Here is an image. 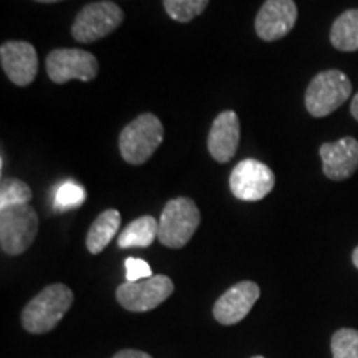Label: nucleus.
<instances>
[{"instance_id":"nucleus-4","label":"nucleus","mask_w":358,"mask_h":358,"mask_svg":"<svg viewBox=\"0 0 358 358\" xmlns=\"http://www.w3.org/2000/svg\"><path fill=\"white\" fill-rule=\"evenodd\" d=\"M352 95V82L343 71L325 70L312 78L306 92V108L315 118L332 115Z\"/></svg>"},{"instance_id":"nucleus-10","label":"nucleus","mask_w":358,"mask_h":358,"mask_svg":"<svg viewBox=\"0 0 358 358\" xmlns=\"http://www.w3.org/2000/svg\"><path fill=\"white\" fill-rule=\"evenodd\" d=\"M0 65L17 87H29L37 77L38 57L35 47L22 40H8L0 47Z\"/></svg>"},{"instance_id":"nucleus-22","label":"nucleus","mask_w":358,"mask_h":358,"mask_svg":"<svg viewBox=\"0 0 358 358\" xmlns=\"http://www.w3.org/2000/svg\"><path fill=\"white\" fill-rule=\"evenodd\" d=\"M124 268H127V282H138L153 277V271H151L150 264L143 261V259L128 257L124 261Z\"/></svg>"},{"instance_id":"nucleus-13","label":"nucleus","mask_w":358,"mask_h":358,"mask_svg":"<svg viewBox=\"0 0 358 358\" xmlns=\"http://www.w3.org/2000/svg\"><path fill=\"white\" fill-rule=\"evenodd\" d=\"M322 171L332 181H345L358 169V141L347 136L320 146Z\"/></svg>"},{"instance_id":"nucleus-3","label":"nucleus","mask_w":358,"mask_h":358,"mask_svg":"<svg viewBox=\"0 0 358 358\" xmlns=\"http://www.w3.org/2000/svg\"><path fill=\"white\" fill-rule=\"evenodd\" d=\"M201 224V213L189 198L168 201L159 217L158 241L169 249H181L189 243Z\"/></svg>"},{"instance_id":"nucleus-21","label":"nucleus","mask_w":358,"mask_h":358,"mask_svg":"<svg viewBox=\"0 0 358 358\" xmlns=\"http://www.w3.org/2000/svg\"><path fill=\"white\" fill-rule=\"evenodd\" d=\"M334 358H358V330L340 329L330 342Z\"/></svg>"},{"instance_id":"nucleus-26","label":"nucleus","mask_w":358,"mask_h":358,"mask_svg":"<svg viewBox=\"0 0 358 358\" xmlns=\"http://www.w3.org/2000/svg\"><path fill=\"white\" fill-rule=\"evenodd\" d=\"M35 2H40V3H55V2H62V0H35Z\"/></svg>"},{"instance_id":"nucleus-27","label":"nucleus","mask_w":358,"mask_h":358,"mask_svg":"<svg viewBox=\"0 0 358 358\" xmlns=\"http://www.w3.org/2000/svg\"><path fill=\"white\" fill-rule=\"evenodd\" d=\"M252 358H266V357H262V355H256V357H252Z\"/></svg>"},{"instance_id":"nucleus-6","label":"nucleus","mask_w":358,"mask_h":358,"mask_svg":"<svg viewBox=\"0 0 358 358\" xmlns=\"http://www.w3.org/2000/svg\"><path fill=\"white\" fill-rule=\"evenodd\" d=\"M124 19L122 8L110 0L85 6L71 25V35L80 43H93L115 32Z\"/></svg>"},{"instance_id":"nucleus-23","label":"nucleus","mask_w":358,"mask_h":358,"mask_svg":"<svg viewBox=\"0 0 358 358\" xmlns=\"http://www.w3.org/2000/svg\"><path fill=\"white\" fill-rule=\"evenodd\" d=\"M111 358H153L150 353L141 352V350H131V348H127V350L118 352L116 355H113Z\"/></svg>"},{"instance_id":"nucleus-16","label":"nucleus","mask_w":358,"mask_h":358,"mask_svg":"<svg viewBox=\"0 0 358 358\" xmlns=\"http://www.w3.org/2000/svg\"><path fill=\"white\" fill-rule=\"evenodd\" d=\"M158 227L159 221L153 216H141L124 227L116 239V244L120 249L150 248L155 239H158Z\"/></svg>"},{"instance_id":"nucleus-1","label":"nucleus","mask_w":358,"mask_h":358,"mask_svg":"<svg viewBox=\"0 0 358 358\" xmlns=\"http://www.w3.org/2000/svg\"><path fill=\"white\" fill-rule=\"evenodd\" d=\"M73 290L69 285H47L22 310V325L27 332L34 335L52 332L73 306Z\"/></svg>"},{"instance_id":"nucleus-7","label":"nucleus","mask_w":358,"mask_h":358,"mask_svg":"<svg viewBox=\"0 0 358 358\" xmlns=\"http://www.w3.org/2000/svg\"><path fill=\"white\" fill-rule=\"evenodd\" d=\"M275 186V174L267 164L248 158L232 168L229 176V189L234 198L256 203L271 194Z\"/></svg>"},{"instance_id":"nucleus-12","label":"nucleus","mask_w":358,"mask_h":358,"mask_svg":"<svg viewBox=\"0 0 358 358\" xmlns=\"http://www.w3.org/2000/svg\"><path fill=\"white\" fill-rule=\"evenodd\" d=\"M294 0H266L256 17V34L264 42H275L290 34L297 22Z\"/></svg>"},{"instance_id":"nucleus-20","label":"nucleus","mask_w":358,"mask_h":358,"mask_svg":"<svg viewBox=\"0 0 358 358\" xmlns=\"http://www.w3.org/2000/svg\"><path fill=\"white\" fill-rule=\"evenodd\" d=\"M85 201H87V191L80 185H77V182L69 181L64 182L57 189L53 208H55L57 213H65L70 211V209L80 208Z\"/></svg>"},{"instance_id":"nucleus-9","label":"nucleus","mask_w":358,"mask_h":358,"mask_svg":"<svg viewBox=\"0 0 358 358\" xmlns=\"http://www.w3.org/2000/svg\"><path fill=\"white\" fill-rule=\"evenodd\" d=\"M174 284L166 275L124 282L116 289V301L129 312H148L159 307L173 294Z\"/></svg>"},{"instance_id":"nucleus-8","label":"nucleus","mask_w":358,"mask_h":358,"mask_svg":"<svg viewBox=\"0 0 358 358\" xmlns=\"http://www.w3.org/2000/svg\"><path fill=\"white\" fill-rule=\"evenodd\" d=\"M47 75L53 83H66L70 80L92 82L98 75V60L93 53L80 48H57L48 53Z\"/></svg>"},{"instance_id":"nucleus-24","label":"nucleus","mask_w":358,"mask_h":358,"mask_svg":"<svg viewBox=\"0 0 358 358\" xmlns=\"http://www.w3.org/2000/svg\"><path fill=\"white\" fill-rule=\"evenodd\" d=\"M350 113H352L353 118H355L358 122V93L355 96H353V100L350 103Z\"/></svg>"},{"instance_id":"nucleus-11","label":"nucleus","mask_w":358,"mask_h":358,"mask_svg":"<svg viewBox=\"0 0 358 358\" xmlns=\"http://www.w3.org/2000/svg\"><path fill=\"white\" fill-rule=\"evenodd\" d=\"M261 297V289L256 282L243 280L227 289L214 303L213 315L219 324L234 325L249 315Z\"/></svg>"},{"instance_id":"nucleus-19","label":"nucleus","mask_w":358,"mask_h":358,"mask_svg":"<svg viewBox=\"0 0 358 358\" xmlns=\"http://www.w3.org/2000/svg\"><path fill=\"white\" fill-rule=\"evenodd\" d=\"M209 0H163L164 10L174 22L187 24L206 10Z\"/></svg>"},{"instance_id":"nucleus-25","label":"nucleus","mask_w":358,"mask_h":358,"mask_svg":"<svg viewBox=\"0 0 358 358\" xmlns=\"http://www.w3.org/2000/svg\"><path fill=\"white\" fill-rule=\"evenodd\" d=\"M352 262H353V266H355V267L358 268V248H355V250H353V254H352Z\"/></svg>"},{"instance_id":"nucleus-18","label":"nucleus","mask_w":358,"mask_h":358,"mask_svg":"<svg viewBox=\"0 0 358 358\" xmlns=\"http://www.w3.org/2000/svg\"><path fill=\"white\" fill-rule=\"evenodd\" d=\"M32 199V189L27 182L15 178H3L0 182V211L12 206L29 204Z\"/></svg>"},{"instance_id":"nucleus-17","label":"nucleus","mask_w":358,"mask_h":358,"mask_svg":"<svg viewBox=\"0 0 358 358\" xmlns=\"http://www.w3.org/2000/svg\"><path fill=\"white\" fill-rule=\"evenodd\" d=\"M330 43L340 52L358 50V8H350L337 17L330 29Z\"/></svg>"},{"instance_id":"nucleus-14","label":"nucleus","mask_w":358,"mask_h":358,"mask_svg":"<svg viewBox=\"0 0 358 358\" xmlns=\"http://www.w3.org/2000/svg\"><path fill=\"white\" fill-rule=\"evenodd\" d=\"M241 140V123L236 111L227 110L216 116L208 134V150L217 163H229L237 153Z\"/></svg>"},{"instance_id":"nucleus-15","label":"nucleus","mask_w":358,"mask_h":358,"mask_svg":"<svg viewBox=\"0 0 358 358\" xmlns=\"http://www.w3.org/2000/svg\"><path fill=\"white\" fill-rule=\"evenodd\" d=\"M120 224H122V214L116 209H106L93 221L87 234V249L90 254H100L105 250L113 237L118 234Z\"/></svg>"},{"instance_id":"nucleus-5","label":"nucleus","mask_w":358,"mask_h":358,"mask_svg":"<svg viewBox=\"0 0 358 358\" xmlns=\"http://www.w3.org/2000/svg\"><path fill=\"white\" fill-rule=\"evenodd\" d=\"M38 216L32 206L22 204L0 211V245L8 256H20L34 244Z\"/></svg>"},{"instance_id":"nucleus-2","label":"nucleus","mask_w":358,"mask_h":358,"mask_svg":"<svg viewBox=\"0 0 358 358\" xmlns=\"http://www.w3.org/2000/svg\"><path fill=\"white\" fill-rule=\"evenodd\" d=\"M164 138L163 123L153 113H143L120 133V153L128 164L140 166L158 150Z\"/></svg>"}]
</instances>
